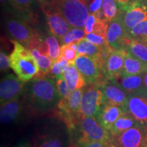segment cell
Segmentation results:
<instances>
[{"mask_svg":"<svg viewBox=\"0 0 147 147\" xmlns=\"http://www.w3.org/2000/svg\"><path fill=\"white\" fill-rule=\"evenodd\" d=\"M25 104L33 113H44L57 107L61 100L55 78H35L25 84Z\"/></svg>","mask_w":147,"mask_h":147,"instance_id":"6da1fadb","label":"cell"},{"mask_svg":"<svg viewBox=\"0 0 147 147\" xmlns=\"http://www.w3.org/2000/svg\"><path fill=\"white\" fill-rule=\"evenodd\" d=\"M10 55V67L18 78L27 82L36 78L39 72V67L34 57L26 47L16 41Z\"/></svg>","mask_w":147,"mask_h":147,"instance_id":"7a4b0ae2","label":"cell"},{"mask_svg":"<svg viewBox=\"0 0 147 147\" xmlns=\"http://www.w3.org/2000/svg\"><path fill=\"white\" fill-rule=\"evenodd\" d=\"M51 5L63 16L71 28H82L89 16L86 0H53Z\"/></svg>","mask_w":147,"mask_h":147,"instance_id":"3957f363","label":"cell"},{"mask_svg":"<svg viewBox=\"0 0 147 147\" xmlns=\"http://www.w3.org/2000/svg\"><path fill=\"white\" fill-rule=\"evenodd\" d=\"M74 129L78 133V145L112 139L110 132L103 127L93 117L82 116Z\"/></svg>","mask_w":147,"mask_h":147,"instance_id":"277c9868","label":"cell"},{"mask_svg":"<svg viewBox=\"0 0 147 147\" xmlns=\"http://www.w3.org/2000/svg\"><path fill=\"white\" fill-rule=\"evenodd\" d=\"M68 129L61 123H53L44 127L34 138V147H68Z\"/></svg>","mask_w":147,"mask_h":147,"instance_id":"5b68a950","label":"cell"},{"mask_svg":"<svg viewBox=\"0 0 147 147\" xmlns=\"http://www.w3.org/2000/svg\"><path fill=\"white\" fill-rule=\"evenodd\" d=\"M5 29L14 41L19 42L25 47L38 34L29 25L25 18L18 16L8 18L5 21Z\"/></svg>","mask_w":147,"mask_h":147,"instance_id":"8992f818","label":"cell"},{"mask_svg":"<svg viewBox=\"0 0 147 147\" xmlns=\"http://www.w3.org/2000/svg\"><path fill=\"white\" fill-rule=\"evenodd\" d=\"M83 89L80 113L84 117H96L103 106V96L98 84H90Z\"/></svg>","mask_w":147,"mask_h":147,"instance_id":"52a82bcc","label":"cell"},{"mask_svg":"<svg viewBox=\"0 0 147 147\" xmlns=\"http://www.w3.org/2000/svg\"><path fill=\"white\" fill-rule=\"evenodd\" d=\"M107 40L114 49L126 50L131 42V39L126 30L122 16L119 15L110 21L107 32Z\"/></svg>","mask_w":147,"mask_h":147,"instance_id":"ba28073f","label":"cell"},{"mask_svg":"<svg viewBox=\"0 0 147 147\" xmlns=\"http://www.w3.org/2000/svg\"><path fill=\"white\" fill-rule=\"evenodd\" d=\"M74 65L80 71L87 84H99L104 80L100 65L96 60L85 55L77 56Z\"/></svg>","mask_w":147,"mask_h":147,"instance_id":"9c48e42d","label":"cell"},{"mask_svg":"<svg viewBox=\"0 0 147 147\" xmlns=\"http://www.w3.org/2000/svg\"><path fill=\"white\" fill-rule=\"evenodd\" d=\"M25 82L13 74L5 75L0 83L1 105L11 100L19 98L24 95Z\"/></svg>","mask_w":147,"mask_h":147,"instance_id":"30bf717a","label":"cell"},{"mask_svg":"<svg viewBox=\"0 0 147 147\" xmlns=\"http://www.w3.org/2000/svg\"><path fill=\"white\" fill-rule=\"evenodd\" d=\"M119 12L128 32L137 24L147 19V7L142 0H135L123 8H121Z\"/></svg>","mask_w":147,"mask_h":147,"instance_id":"8fae6325","label":"cell"},{"mask_svg":"<svg viewBox=\"0 0 147 147\" xmlns=\"http://www.w3.org/2000/svg\"><path fill=\"white\" fill-rule=\"evenodd\" d=\"M42 10L50 32L59 40H61L71 29L70 26L63 16L51 4L44 3Z\"/></svg>","mask_w":147,"mask_h":147,"instance_id":"7c38bea8","label":"cell"},{"mask_svg":"<svg viewBox=\"0 0 147 147\" xmlns=\"http://www.w3.org/2000/svg\"><path fill=\"white\" fill-rule=\"evenodd\" d=\"M146 132V125L139 123L113 140L118 147H143Z\"/></svg>","mask_w":147,"mask_h":147,"instance_id":"4fadbf2b","label":"cell"},{"mask_svg":"<svg viewBox=\"0 0 147 147\" xmlns=\"http://www.w3.org/2000/svg\"><path fill=\"white\" fill-rule=\"evenodd\" d=\"M127 53L126 50L114 49L106 57L102 66V74L105 80L117 78L122 74Z\"/></svg>","mask_w":147,"mask_h":147,"instance_id":"5bb4252c","label":"cell"},{"mask_svg":"<svg viewBox=\"0 0 147 147\" xmlns=\"http://www.w3.org/2000/svg\"><path fill=\"white\" fill-rule=\"evenodd\" d=\"M129 95H135L147 97V87L145 85L142 74L132 76H120L111 80Z\"/></svg>","mask_w":147,"mask_h":147,"instance_id":"9a60e30c","label":"cell"},{"mask_svg":"<svg viewBox=\"0 0 147 147\" xmlns=\"http://www.w3.org/2000/svg\"><path fill=\"white\" fill-rule=\"evenodd\" d=\"M103 96V104H113L123 109L127 102L128 95L119 86L109 80L98 84Z\"/></svg>","mask_w":147,"mask_h":147,"instance_id":"2e32d148","label":"cell"},{"mask_svg":"<svg viewBox=\"0 0 147 147\" xmlns=\"http://www.w3.org/2000/svg\"><path fill=\"white\" fill-rule=\"evenodd\" d=\"M25 104L19 97L1 105L0 120L1 124L11 125L18 122L24 112Z\"/></svg>","mask_w":147,"mask_h":147,"instance_id":"e0dca14e","label":"cell"},{"mask_svg":"<svg viewBox=\"0 0 147 147\" xmlns=\"http://www.w3.org/2000/svg\"><path fill=\"white\" fill-rule=\"evenodd\" d=\"M123 110L125 113L133 117L138 122L147 125V97L129 95Z\"/></svg>","mask_w":147,"mask_h":147,"instance_id":"ac0fdd59","label":"cell"},{"mask_svg":"<svg viewBox=\"0 0 147 147\" xmlns=\"http://www.w3.org/2000/svg\"><path fill=\"white\" fill-rule=\"evenodd\" d=\"M125 113L121 106L113 104H103L95 118L103 127L109 131L116 121Z\"/></svg>","mask_w":147,"mask_h":147,"instance_id":"d6986e66","label":"cell"},{"mask_svg":"<svg viewBox=\"0 0 147 147\" xmlns=\"http://www.w3.org/2000/svg\"><path fill=\"white\" fill-rule=\"evenodd\" d=\"M147 71V64L134 55L127 53L125 59L123 69L121 75L132 76L141 75Z\"/></svg>","mask_w":147,"mask_h":147,"instance_id":"ffe728a7","label":"cell"},{"mask_svg":"<svg viewBox=\"0 0 147 147\" xmlns=\"http://www.w3.org/2000/svg\"><path fill=\"white\" fill-rule=\"evenodd\" d=\"M77 56L79 55H85L96 60L100 65L102 71V66L104 60L102 57V51L98 46L88 41L85 38L82 40L78 43V49H77Z\"/></svg>","mask_w":147,"mask_h":147,"instance_id":"44dd1931","label":"cell"},{"mask_svg":"<svg viewBox=\"0 0 147 147\" xmlns=\"http://www.w3.org/2000/svg\"><path fill=\"white\" fill-rule=\"evenodd\" d=\"M63 76L70 91L82 89L85 86V80L74 64H69L64 71Z\"/></svg>","mask_w":147,"mask_h":147,"instance_id":"7402d4cb","label":"cell"},{"mask_svg":"<svg viewBox=\"0 0 147 147\" xmlns=\"http://www.w3.org/2000/svg\"><path fill=\"white\" fill-rule=\"evenodd\" d=\"M139 122L136 120L133 117L127 113H125L116 121V122L109 131L112 139L114 140L123 133L126 130L133 127Z\"/></svg>","mask_w":147,"mask_h":147,"instance_id":"603a6c76","label":"cell"},{"mask_svg":"<svg viewBox=\"0 0 147 147\" xmlns=\"http://www.w3.org/2000/svg\"><path fill=\"white\" fill-rule=\"evenodd\" d=\"M29 51L34 57L39 67V72L36 78L47 76V75L49 74L51 66L53 65V61L49 57V55H43L36 48H34Z\"/></svg>","mask_w":147,"mask_h":147,"instance_id":"cb8c5ba5","label":"cell"},{"mask_svg":"<svg viewBox=\"0 0 147 147\" xmlns=\"http://www.w3.org/2000/svg\"><path fill=\"white\" fill-rule=\"evenodd\" d=\"M127 51L147 64V42L132 40Z\"/></svg>","mask_w":147,"mask_h":147,"instance_id":"d4e9b609","label":"cell"},{"mask_svg":"<svg viewBox=\"0 0 147 147\" xmlns=\"http://www.w3.org/2000/svg\"><path fill=\"white\" fill-rule=\"evenodd\" d=\"M86 34L84 29L82 28H71L68 32L59 40L61 45L78 44L79 42L85 38Z\"/></svg>","mask_w":147,"mask_h":147,"instance_id":"484cf974","label":"cell"},{"mask_svg":"<svg viewBox=\"0 0 147 147\" xmlns=\"http://www.w3.org/2000/svg\"><path fill=\"white\" fill-rule=\"evenodd\" d=\"M45 42L47 43L49 48L48 55L53 61V62L56 61L61 56V47L59 42L54 35L48 36L45 39Z\"/></svg>","mask_w":147,"mask_h":147,"instance_id":"4316f807","label":"cell"},{"mask_svg":"<svg viewBox=\"0 0 147 147\" xmlns=\"http://www.w3.org/2000/svg\"><path fill=\"white\" fill-rule=\"evenodd\" d=\"M102 10L104 18L110 22L119 14L117 3L115 0H103Z\"/></svg>","mask_w":147,"mask_h":147,"instance_id":"83f0119b","label":"cell"},{"mask_svg":"<svg viewBox=\"0 0 147 147\" xmlns=\"http://www.w3.org/2000/svg\"><path fill=\"white\" fill-rule=\"evenodd\" d=\"M128 33L131 40L147 42V19L137 24Z\"/></svg>","mask_w":147,"mask_h":147,"instance_id":"f1b7e54d","label":"cell"},{"mask_svg":"<svg viewBox=\"0 0 147 147\" xmlns=\"http://www.w3.org/2000/svg\"><path fill=\"white\" fill-rule=\"evenodd\" d=\"M78 44L62 45L61 47V56L65 58L70 64H74L77 57V49Z\"/></svg>","mask_w":147,"mask_h":147,"instance_id":"f546056e","label":"cell"},{"mask_svg":"<svg viewBox=\"0 0 147 147\" xmlns=\"http://www.w3.org/2000/svg\"><path fill=\"white\" fill-rule=\"evenodd\" d=\"M69 64V63L65 58L60 56V57L56 61L53 62V65L51 66L49 74H50L51 76L54 78L57 76H61L63 74L64 71Z\"/></svg>","mask_w":147,"mask_h":147,"instance_id":"4dcf8cb0","label":"cell"},{"mask_svg":"<svg viewBox=\"0 0 147 147\" xmlns=\"http://www.w3.org/2000/svg\"><path fill=\"white\" fill-rule=\"evenodd\" d=\"M85 39L92 42V43L95 44V45L98 46L102 51H106L112 49V47L108 44L107 38L97 36L96 34L91 33V34L86 35Z\"/></svg>","mask_w":147,"mask_h":147,"instance_id":"1f68e13d","label":"cell"},{"mask_svg":"<svg viewBox=\"0 0 147 147\" xmlns=\"http://www.w3.org/2000/svg\"><path fill=\"white\" fill-rule=\"evenodd\" d=\"M55 80L57 88L58 93L61 97V100L67 99L71 91H69L67 82H66L63 75L55 78Z\"/></svg>","mask_w":147,"mask_h":147,"instance_id":"d6a6232c","label":"cell"},{"mask_svg":"<svg viewBox=\"0 0 147 147\" xmlns=\"http://www.w3.org/2000/svg\"><path fill=\"white\" fill-rule=\"evenodd\" d=\"M33 1L34 0H12V5L16 10L25 12L30 8Z\"/></svg>","mask_w":147,"mask_h":147,"instance_id":"836d02e7","label":"cell"},{"mask_svg":"<svg viewBox=\"0 0 147 147\" xmlns=\"http://www.w3.org/2000/svg\"><path fill=\"white\" fill-rule=\"evenodd\" d=\"M103 0H89L87 3L88 9L91 14H95L102 10Z\"/></svg>","mask_w":147,"mask_h":147,"instance_id":"e575fe53","label":"cell"},{"mask_svg":"<svg viewBox=\"0 0 147 147\" xmlns=\"http://www.w3.org/2000/svg\"><path fill=\"white\" fill-rule=\"evenodd\" d=\"M10 67V56H8L3 51H1V53H0V68H1V71L5 72V71H8Z\"/></svg>","mask_w":147,"mask_h":147,"instance_id":"d590c367","label":"cell"},{"mask_svg":"<svg viewBox=\"0 0 147 147\" xmlns=\"http://www.w3.org/2000/svg\"><path fill=\"white\" fill-rule=\"evenodd\" d=\"M97 16L95 14H90L88 17L85 25L84 27V31L86 35L91 34L93 32V27L94 25L95 21H96Z\"/></svg>","mask_w":147,"mask_h":147,"instance_id":"8d00e7d4","label":"cell"},{"mask_svg":"<svg viewBox=\"0 0 147 147\" xmlns=\"http://www.w3.org/2000/svg\"><path fill=\"white\" fill-rule=\"evenodd\" d=\"M112 140H104V141H97V142H92L87 144H80L78 147H108L109 142Z\"/></svg>","mask_w":147,"mask_h":147,"instance_id":"74e56055","label":"cell"},{"mask_svg":"<svg viewBox=\"0 0 147 147\" xmlns=\"http://www.w3.org/2000/svg\"><path fill=\"white\" fill-rule=\"evenodd\" d=\"M116 2L117 3V4L119 5V8H123V7L126 6L129 3L133 2L135 0H115Z\"/></svg>","mask_w":147,"mask_h":147,"instance_id":"f35d334b","label":"cell"},{"mask_svg":"<svg viewBox=\"0 0 147 147\" xmlns=\"http://www.w3.org/2000/svg\"><path fill=\"white\" fill-rule=\"evenodd\" d=\"M16 147H34V146L27 142H22L20 144H18Z\"/></svg>","mask_w":147,"mask_h":147,"instance_id":"ab89813d","label":"cell"},{"mask_svg":"<svg viewBox=\"0 0 147 147\" xmlns=\"http://www.w3.org/2000/svg\"><path fill=\"white\" fill-rule=\"evenodd\" d=\"M1 5H12V0H1Z\"/></svg>","mask_w":147,"mask_h":147,"instance_id":"60d3db41","label":"cell"},{"mask_svg":"<svg viewBox=\"0 0 147 147\" xmlns=\"http://www.w3.org/2000/svg\"><path fill=\"white\" fill-rule=\"evenodd\" d=\"M142 76H143V79H144V84H145V85H146V87H147V71L146 73L143 74Z\"/></svg>","mask_w":147,"mask_h":147,"instance_id":"b9f144b4","label":"cell"},{"mask_svg":"<svg viewBox=\"0 0 147 147\" xmlns=\"http://www.w3.org/2000/svg\"><path fill=\"white\" fill-rule=\"evenodd\" d=\"M143 147H147V132H146V138H145L144 146H143Z\"/></svg>","mask_w":147,"mask_h":147,"instance_id":"7bdbcfd3","label":"cell"},{"mask_svg":"<svg viewBox=\"0 0 147 147\" xmlns=\"http://www.w3.org/2000/svg\"><path fill=\"white\" fill-rule=\"evenodd\" d=\"M40 1H45V0H40Z\"/></svg>","mask_w":147,"mask_h":147,"instance_id":"ee69618b","label":"cell"},{"mask_svg":"<svg viewBox=\"0 0 147 147\" xmlns=\"http://www.w3.org/2000/svg\"><path fill=\"white\" fill-rule=\"evenodd\" d=\"M142 1H143V0H142ZM145 1H147V0H145Z\"/></svg>","mask_w":147,"mask_h":147,"instance_id":"f6af8a7d","label":"cell"},{"mask_svg":"<svg viewBox=\"0 0 147 147\" xmlns=\"http://www.w3.org/2000/svg\"><path fill=\"white\" fill-rule=\"evenodd\" d=\"M117 147H118V146H117Z\"/></svg>","mask_w":147,"mask_h":147,"instance_id":"bcb514c9","label":"cell"}]
</instances>
